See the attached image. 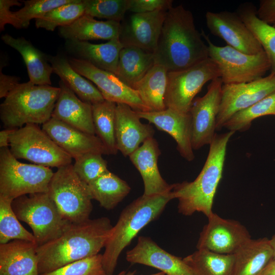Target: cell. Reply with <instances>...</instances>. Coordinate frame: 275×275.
<instances>
[{
    "label": "cell",
    "instance_id": "bcb514c9",
    "mask_svg": "<svg viewBox=\"0 0 275 275\" xmlns=\"http://www.w3.org/2000/svg\"><path fill=\"white\" fill-rule=\"evenodd\" d=\"M20 78L0 72V98H5L9 93L19 84Z\"/></svg>",
    "mask_w": 275,
    "mask_h": 275
},
{
    "label": "cell",
    "instance_id": "d4e9b609",
    "mask_svg": "<svg viewBox=\"0 0 275 275\" xmlns=\"http://www.w3.org/2000/svg\"><path fill=\"white\" fill-rule=\"evenodd\" d=\"M124 47L119 38L101 44L66 40L65 47L73 58L85 61L95 67L117 74L119 54Z\"/></svg>",
    "mask_w": 275,
    "mask_h": 275
},
{
    "label": "cell",
    "instance_id": "4316f807",
    "mask_svg": "<svg viewBox=\"0 0 275 275\" xmlns=\"http://www.w3.org/2000/svg\"><path fill=\"white\" fill-rule=\"evenodd\" d=\"M234 275H260L273 259V251L266 237L251 238L234 254Z\"/></svg>",
    "mask_w": 275,
    "mask_h": 275
},
{
    "label": "cell",
    "instance_id": "816d5d0a",
    "mask_svg": "<svg viewBox=\"0 0 275 275\" xmlns=\"http://www.w3.org/2000/svg\"><path fill=\"white\" fill-rule=\"evenodd\" d=\"M275 28V23L272 25Z\"/></svg>",
    "mask_w": 275,
    "mask_h": 275
},
{
    "label": "cell",
    "instance_id": "8d00e7d4",
    "mask_svg": "<svg viewBox=\"0 0 275 275\" xmlns=\"http://www.w3.org/2000/svg\"><path fill=\"white\" fill-rule=\"evenodd\" d=\"M12 201L0 196V244L16 239L36 243L33 234L19 223L12 208Z\"/></svg>",
    "mask_w": 275,
    "mask_h": 275
},
{
    "label": "cell",
    "instance_id": "e575fe53",
    "mask_svg": "<svg viewBox=\"0 0 275 275\" xmlns=\"http://www.w3.org/2000/svg\"><path fill=\"white\" fill-rule=\"evenodd\" d=\"M116 106L117 103L105 100L92 105L95 134L113 155L118 151L115 136Z\"/></svg>",
    "mask_w": 275,
    "mask_h": 275
},
{
    "label": "cell",
    "instance_id": "484cf974",
    "mask_svg": "<svg viewBox=\"0 0 275 275\" xmlns=\"http://www.w3.org/2000/svg\"><path fill=\"white\" fill-rule=\"evenodd\" d=\"M1 39L6 44L20 53L25 64L30 81L36 85L51 86L53 69L47 55L23 37L14 38L6 34Z\"/></svg>",
    "mask_w": 275,
    "mask_h": 275
},
{
    "label": "cell",
    "instance_id": "6da1fadb",
    "mask_svg": "<svg viewBox=\"0 0 275 275\" xmlns=\"http://www.w3.org/2000/svg\"><path fill=\"white\" fill-rule=\"evenodd\" d=\"M113 227L106 217L70 223L59 237L37 246L39 274L98 254L105 247Z\"/></svg>",
    "mask_w": 275,
    "mask_h": 275
},
{
    "label": "cell",
    "instance_id": "7bdbcfd3",
    "mask_svg": "<svg viewBox=\"0 0 275 275\" xmlns=\"http://www.w3.org/2000/svg\"><path fill=\"white\" fill-rule=\"evenodd\" d=\"M172 0H129L128 11L133 13H145L160 10H168L172 6Z\"/></svg>",
    "mask_w": 275,
    "mask_h": 275
},
{
    "label": "cell",
    "instance_id": "9c48e42d",
    "mask_svg": "<svg viewBox=\"0 0 275 275\" xmlns=\"http://www.w3.org/2000/svg\"><path fill=\"white\" fill-rule=\"evenodd\" d=\"M201 34L207 43L209 57L217 65L223 85L249 82L263 77L270 69L269 61L264 50L248 54L229 45H214L205 33Z\"/></svg>",
    "mask_w": 275,
    "mask_h": 275
},
{
    "label": "cell",
    "instance_id": "b9f144b4",
    "mask_svg": "<svg viewBox=\"0 0 275 275\" xmlns=\"http://www.w3.org/2000/svg\"><path fill=\"white\" fill-rule=\"evenodd\" d=\"M40 275H106L102 265V255L71 263L51 272Z\"/></svg>",
    "mask_w": 275,
    "mask_h": 275
},
{
    "label": "cell",
    "instance_id": "d590c367",
    "mask_svg": "<svg viewBox=\"0 0 275 275\" xmlns=\"http://www.w3.org/2000/svg\"><path fill=\"white\" fill-rule=\"evenodd\" d=\"M267 115L275 116V92L253 105L234 114L224 124L229 131L243 132L255 119Z\"/></svg>",
    "mask_w": 275,
    "mask_h": 275
},
{
    "label": "cell",
    "instance_id": "277c9868",
    "mask_svg": "<svg viewBox=\"0 0 275 275\" xmlns=\"http://www.w3.org/2000/svg\"><path fill=\"white\" fill-rule=\"evenodd\" d=\"M174 199L173 189L161 194L143 195L122 210L102 254V265L106 275L113 274L123 250L142 229L157 218L169 202Z\"/></svg>",
    "mask_w": 275,
    "mask_h": 275
},
{
    "label": "cell",
    "instance_id": "5b68a950",
    "mask_svg": "<svg viewBox=\"0 0 275 275\" xmlns=\"http://www.w3.org/2000/svg\"><path fill=\"white\" fill-rule=\"evenodd\" d=\"M60 92L59 87L19 83L1 104L3 126L16 129L29 124L43 125L51 118Z\"/></svg>",
    "mask_w": 275,
    "mask_h": 275
},
{
    "label": "cell",
    "instance_id": "2e32d148",
    "mask_svg": "<svg viewBox=\"0 0 275 275\" xmlns=\"http://www.w3.org/2000/svg\"><path fill=\"white\" fill-rule=\"evenodd\" d=\"M207 27L213 35L224 40L227 45L248 54L263 50L261 44L235 12L208 11L205 14Z\"/></svg>",
    "mask_w": 275,
    "mask_h": 275
},
{
    "label": "cell",
    "instance_id": "7dc6e473",
    "mask_svg": "<svg viewBox=\"0 0 275 275\" xmlns=\"http://www.w3.org/2000/svg\"><path fill=\"white\" fill-rule=\"evenodd\" d=\"M15 129H5L0 132V147H7L9 146L10 137Z\"/></svg>",
    "mask_w": 275,
    "mask_h": 275
},
{
    "label": "cell",
    "instance_id": "5bb4252c",
    "mask_svg": "<svg viewBox=\"0 0 275 275\" xmlns=\"http://www.w3.org/2000/svg\"><path fill=\"white\" fill-rule=\"evenodd\" d=\"M207 218L208 223L200 234L197 249L232 254L252 238L246 227L237 221L223 218L213 212Z\"/></svg>",
    "mask_w": 275,
    "mask_h": 275
},
{
    "label": "cell",
    "instance_id": "4fadbf2b",
    "mask_svg": "<svg viewBox=\"0 0 275 275\" xmlns=\"http://www.w3.org/2000/svg\"><path fill=\"white\" fill-rule=\"evenodd\" d=\"M221 77L211 80L206 93L194 99L189 113L191 117L193 150L210 145L216 134V119L222 97Z\"/></svg>",
    "mask_w": 275,
    "mask_h": 275
},
{
    "label": "cell",
    "instance_id": "f546056e",
    "mask_svg": "<svg viewBox=\"0 0 275 275\" xmlns=\"http://www.w3.org/2000/svg\"><path fill=\"white\" fill-rule=\"evenodd\" d=\"M154 64L153 53L135 46H124L119 54L116 76L135 90L138 82Z\"/></svg>",
    "mask_w": 275,
    "mask_h": 275
},
{
    "label": "cell",
    "instance_id": "ee69618b",
    "mask_svg": "<svg viewBox=\"0 0 275 275\" xmlns=\"http://www.w3.org/2000/svg\"><path fill=\"white\" fill-rule=\"evenodd\" d=\"M21 4L17 0L0 1V30L3 31L5 26L9 24L16 29L23 28L21 22L15 16L14 12H12L11 7L20 6Z\"/></svg>",
    "mask_w": 275,
    "mask_h": 275
},
{
    "label": "cell",
    "instance_id": "f907efd6",
    "mask_svg": "<svg viewBox=\"0 0 275 275\" xmlns=\"http://www.w3.org/2000/svg\"><path fill=\"white\" fill-rule=\"evenodd\" d=\"M269 241L273 251V258H275V234L272 236Z\"/></svg>",
    "mask_w": 275,
    "mask_h": 275
},
{
    "label": "cell",
    "instance_id": "e0dca14e",
    "mask_svg": "<svg viewBox=\"0 0 275 275\" xmlns=\"http://www.w3.org/2000/svg\"><path fill=\"white\" fill-rule=\"evenodd\" d=\"M167 10L133 13L120 22L119 40L124 46H133L155 51L166 16Z\"/></svg>",
    "mask_w": 275,
    "mask_h": 275
},
{
    "label": "cell",
    "instance_id": "836d02e7",
    "mask_svg": "<svg viewBox=\"0 0 275 275\" xmlns=\"http://www.w3.org/2000/svg\"><path fill=\"white\" fill-rule=\"evenodd\" d=\"M88 185L92 199L107 210L114 209L131 190L125 181L109 171Z\"/></svg>",
    "mask_w": 275,
    "mask_h": 275
},
{
    "label": "cell",
    "instance_id": "30bf717a",
    "mask_svg": "<svg viewBox=\"0 0 275 275\" xmlns=\"http://www.w3.org/2000/svg\"><path fill=\"white\" fill-rule=\"evenodd\" d=\"M10 151L17 159L57 168L71 164L72 158L37 124H29L16 129L9 141Z\"/></svg>",
    "mask_w": 275,
    "mask_h": 275
},
{
    "label": "cell",
    "instance_id": "ab89813d",
    "mask_svg": "<svg viewBox=\"0 0 275 275\" xmlns=\"http://www.w3.org/2000/svg\"><path fill=\"white\" fill-rule=\"evenodd\" d=\"M73 167L80 179L88 184L109 171L102 154L94 153L86 154L75 160Z\"/></svg>",
    "mask_w": 275,
    "mask_h": 275
},
{
    "label": "cell",
    "instance_id": "9a60e30c",
    "mask_svg": "<svg viewBox=\"0 0 275 275\" xmlns=\"http://www.w3.org/2000/svg\"><path fill=\"white\" fill-rule=\"evenodd\" d=\"M68 60L75 71L96 85L104 100L126 104L136 112H149L138 92L125 84L115 74L82 60L73 57Z\"/></svg>",
    "mask_w": 275,
    "mask_h": 275
},
{
    "label": "cell",
    "instance_id": "7402d4cb",
    "mask_svg": "<svg viewBox=\"0 0 275 275\" xmlns=\"http://www.w3.org/2000/svg\"><path fill=\"white\" fill-rule=\"evenodd\" d=\"M161 154L157 141L150 138L129 155V159L140 172L143 180V195L161 194L173 189L174 184H168L162 177L158 168Z\"/></svg>",
    "mask_w": 275,
    "mask_h": 275
},
{
    "label": "cell",
    "instance_id": "44dd1931",
    "mask_svg": "<svg viewBox=\"0 0 275 275\" xmlns=\"http://www.w3.org/2000/svg\"><path fill=\"white\" fill-rule=\"evenodd\" d=\"M137 112L129 105L117 103L115 136L117 147L124 156L136 150L143 142L153 137L154 130L150 124L142 123Z\"/></svg>",
    "mask_w": 275,
    "mask_h": 275
},
{
    "label": "cell",
    "instance_id": "d6a6232c",
    "mask_svg": "<svg viewBox=\"0 0 275 275\" xmlns=\"http://www.w3.org/2000/svg\"><path fill=\"white\" fill-rule=\"evenodd\" d=\"M251 3L240 5L236 13L261 44L270 64V74L275 75V28L260 20Z\"/></svg>",
    "mask_w": 275,
    "mask_h": 275
},
{
    "label": "cell",
    "instance_id": "cb8c5ba5",
    "mask_svg": "<svg viewBox=\"0 0 275 275\" xmlns=\"http://www.w3.org/2000/svg\"><path fill=\"white\" fill-rule=\"evenodd\" d=\"M37 246L19 239L0 244V275H40Z\"/></svg>",
    "mask_w": 275,
    "mask_h": 275
},
{
    "label": "cell",
    "instance_id": "ac0fdd59",
    "mask_svg": "<svg viewBox=\"0 0 275 275\" xmlns=\"http://www.w3.org/2000/svg\"><path fill=\"white\" fill-rule=\"evenodd\" d=\"M42 129L74 160L91 153L109 154L97 135L83 132L53 118L43 124Z\"/></svg>",
    "mask_w": 275,
    "mask_h": 275
},
{
    "label": "cell",
    "instance_id": "8992f818",
    "mask_svg": "<svg viewBox=\"0 0 275 275\" xmlns=\"http://www.w3.org/2000/svg\"><path fill=\"white\" fill-rule=\"evenodd\" d=\"M12 206L18 219L31 228L38 246L59 237L70 223L48 192L23 195L15 199Z\"/></svg>",
    "mask_w": 275,
    "mask_h": 275
},
{
    "label": "cell",
    "instance_id": "d6986e66",
    "mask_svg": "<svg viewBox=\"0 0 275 275\" xmlns=\"http://www.w3.org/2000/svg\"><path fill=\"white\" fill-rule=\"evenodd\" d=\"M141 119L147 120L159 130L170 134L177 143L180 155L188 161L195 158L192 147L191 117L170 108L159 112H136Z\"/></svg>",
    "mask_w": 275,
    "mask_h": 275
},
{
    "label": "cell",
    "instance_id": "ba28073f",
    "mask_svg": "<svg viewBox=\"0 0 275 275\" xmlns=\"http://www.w3.org/2000/svg\"><path fill=\"white\" fill-rule=\"evenodd\" d=\"M48 193L66 221L78 223L89 219L93 199L88 184L77 176L73 164L58 168L50 181Z\"/></svg>",
    "mask_w": 275,
    "mask_h": 275
},
{
    "label": "cell",
    "instance_id": "52a82bcc",
    "mask_svg": "<svg viewBox=\"0 0 275 275\" xmlns=\"http://www.w3.org/2000/svg\"><path fill=\"white\" fill-rule=\"evenodd\" d=\"M53 172L49 167L19 162L8 147L0 150V196L13 201L23 195L47 193Z\"/></svg>",
    "mask_w": 275,
    "mask_h": 275
},
{
    "label": "cell",
    "instance_id": "f35d334b",
    "mask_svg": "<svg viewBox=\"0 0 275 275\" xmlns=\"http://www.w3.org/2000/svg\"><path fill=\"white\" fill-rule=\"evenodd\" d=\"M85 14L121 22L128 10L129 0H83Z\"/></svg>",
    "mask_w": 275,
    "mask_h": 275
},
{
    "label": "cell",
    "instance_id": "ffe728a7",
    "mask_svg": "<svg viewBox=\"0 0 275 275\" xmlns=\"http://www.w3.org/2000/svg\"><path fill=\"white\" fill-rule=\"evenodd\" d=\"M126 259L154 267L166 275H194L183 259L166 251L149 237H139L135 246L127 252Z\"/></svg>",
    "mask_w": 275,
    "mask_h": 275
},
{
    "label": "cell",
    "instance_id": "8fae6325",
    "mask_svg": "<svg viewBox=\"0 0 275 275\" xmlns=\"http://www.w3.org/2000/svg\"><path fill=\"white\" fill-rule=\"evenodd\" d=\"M218 77H221L219 69L209 57L185 69L168 72L164 96L166 107L189 112L203 86Z\"/></svg>",
    "mask_w": 275,
    "mask_h": 275
},
{
    "label": "cell",
    "instance_id": "1f68e13d",
    "mask_svg": "<svg viewBox=\"0 0 275 275\" xmlns=\"http://www.w3.org/2000/svg\"><path fill=\"white\" fill-rule=\"evenodd\" d=\"M183 259L194 275H234V254H219L201 249Z\"/></svg>",
    "mask_w": 275,
    "mask_h": 275
},
{
    "label": "cell",
    "instance_id": "603a6c76",
    "mask_svg": "<svg viewBox=\"0 0 275 275\" xmlns=\"http://www.w3.org/2000/svg\"><path fill=\"white\" fill-rule=\"evenodd\" d=\"M59 88L60 92L51 118L86 133L96 135L92 104L80 99L61 80Z\"/></svg>",
    "mask_w": 275,
    "mask_h": 275
},
{
    "label": "cell",
    "instance_id": "7a4b0ae2",
    "mask_svg": "<svg viewBox=\"0 0 275 275\" xmlns=\"http://www.w3.org/2000/svg\"><path fill=\"white\" fill-rule=\"evenodd\" d=\"M202 37L191 12L181 5L172 7L153 53L155 64L163 66L168 72L176 71L208 58V47Z\"/></svg>",
    "mask_w": 275,
    "mask_h": 275
},
{
    "label": "cell",
    "instance_id": "681fc988",
    "mask_svg": "<svg viewBox=\"0 0 275 275\" xmlns=\"http://www.w3.org/2000/svg\"><path fill=\"white\" fill-rule=\"evenodd\" d=\"M116 275H135V272L134 271L131 272V271H122ZM149 275H166V274L163 272L160 271L159 272H157V273L151 274H149Z\"/></svg>",
    "mask_w": 275,
    "mask_h": 275
},
{
    "label": "cell",
    "instance_id": "7c38bea8",
    "mask_svg": "<svg viewBox=\"0 0 275 275\" xmlns=\"http://www.w3.org/2000/svg\"><path fill=\"white\" fill-rule=\"evenodd\" d=\"M275 92V75L246 83L223 85L216 119V131L236 113L247 108Z\"/></svg>",
    "mask_w": 275,
    "mask_h": 275
},
{
    "label": "cell",
    "instance_id": "c3c4849f",
    "mask_svg": "<svg viewBox=\"0 0 275 275\" xmlns=\"http://www.w3.org/2000/svg\"><path fill=\"white\" fill-rule=\"evenodd\" d=\"M260 275H275V258L269 262Z\"/></svg>",
    "mask_w": 275,
    "mask_h": 275
},
{
    "label": "cell",
    "instance_id": "f6af8a7d",
    "mask_svg": "<svg viewBox=\"0 0 275 275\" xmlns=\"http://www.w3.org/2000/svg\"><path fill=\"white\" fill-rule=\"evenodd\" d=\"M258 18L263 22L272 25L275 23V0H261L256 11Z\"/></svg>",
    "mask_w": 275,
    "mask_h": 275
},
{
    "label": "cell",
    "instance_id": "74e56055",
    "mask_svg": "<svg viewBox=\"0 0 275 275\" xmlns=\"http://www.w3.org/2000/svg\"><path fill=\"white\" fill-rule=\"evenodd\" d=\"M83 0H73L72 2L56 8L45 15L35 19L37 28L53 31L57 27L70 25L85 14Z\"/></svg>",
    "mask_w": 275,
    "mask_h": 275
},
{
    "label": "cell",
    "instance_id": "60d3db41",
    "mask_svg": "<svg viewBox=\"0 0 275 275\" xmlns=\"http://www.w3.org/2000/svg\"><path fill=\"white\" fill-rule=\"evenodd\" d=\"M73 0H29L23 1L24 6L14 12L15 16L26 28L33 19L42 17L52 9L71 3Z\"/></svg>",
    "mask_w": 275,
    "mask_h": 275
},
{
    "label": "cell",
    "instance_id": "4dcf8cb0",
    "mask_svg": "<svg viewBox=\"0 0 275 275\" xmlns=\"http://www.w3.org/2000/svg\"><path fill=\"white\" fill-rule=\"evenodd\" d=\"M168 72L163 66L154 64L135 88L149 112H159L167 108L164 96Z\"/></svg>",
    "mask_w": 275,
    "mask_h": 275
},
{
    "label": "cell",
    "instance_id": "83f0119b",
    "mask_svg": "<svg viewBox=\"0 0 275 275\" xmlns=\"http://www.w3.org/2000/svg\"><path fill=\"white\" fill-rule=\"evenodd\" d=\"M120 22L99 21L84 14L70 25L59 28L60 36L66 40L109 41L119 37Z\"/></svg>",
    "mask_w": 275,
    "mask_h": 275
},
{
    "label": "cell",
    "instance_id": "3957f363",
    "mask_svg": "<svg viewBox=\"0 0 275 275\" xmlns=\"http://www.w3.org/2000/svg\"><path fill=\"white\" fill-rule=\"evenodd\" d=\"M235 133H216L209 145L205 164L193 181L174 184L173 191L178 201V212L190 216L196 212L207 217L212 211L213 200L223 176L228 143Z\"/></svg>",
    "mask_w": 275,
    "mask_h": 275
},
{
    "label": "cell",
    "instance_id": "f1b7e54d",
    "mask_svg": "<svg viewBox=\"0 0 275 275\" xmlns=\"http://www.w3.org/2000/svg\"><path fill=\"white\" fill-rule=\"evenodd\" d=\"M47 56L53 72L57 74L80 99L92 105L104 100L97 88L72 68L68 58L60 54Z\"/></svg>",
    "mask_w": 275,
    "mask_h": 275
}]
</instances>
